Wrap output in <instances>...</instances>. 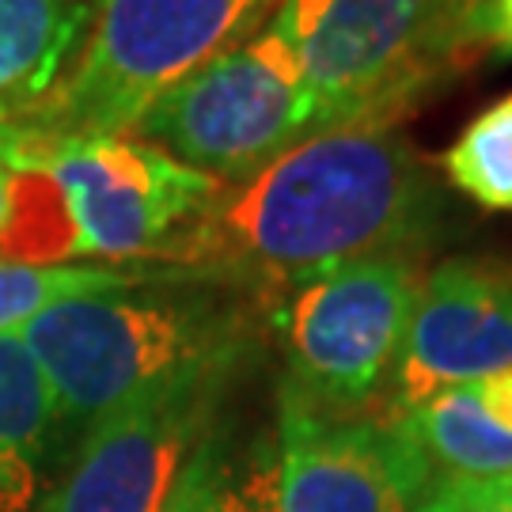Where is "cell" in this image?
<instances>
[{"instance_id":"cell-1","label":"cell","mask_w":512,"mask_h":512,"mask_svg":"<svg viewBox=\"0 0 512 512\" xmlns=\"http://www.w3.org/2000/svg\"><path fill=\"white\" fill-rule=\"evenodd\" d=\"M440 217L437 179L403 133L323 129L224 186L156 266L270 304L361 258H421Z\"/></svg>"},{"instance_id":"cell-5","label":"cell","mask_w":512,"mask_h":512,"mask_svg":"<svg viewBox=\"0 0 512 512\" xmlns=\"http://www.w3.org/2000/svg\"><path fill=\"white\" fill-rule=\"evenodd\" d=\"M421 270L410 255L349 262L274 304L285 342L277 410L308 418H365L395 380Z\"/></svg>"},{"instance_id":"cell-21","label":"cell","mask_w":512,"mask_h":512,"mask_svg":"<svg viewBox=\"0 0 512 512\" xmlns=\"http://www.w3.org/2000/svg\"><path fill=\"white\" fill-rule=\"evenodd\" d=\"M494 486H497V494H501V497H505V501H509V505H512V475L497 478Z\"/></svg>"},{"instance_id":"cell-9","label":"cell","mask_w":512,"mask_h":512,"mask_svg":"<svg viewBox=\"0 0 512 512\" xmlns=\"http://www.w3.org/2000/svg\"><path fill=\"white\" fill-rule=\"evenodd\" d=\"M274 512H418L433 471L395 410L323 421L277 410Z\"/></svg>"},{"instance_id":"cell-13","label":"cell","mask_w":512,"mask_h":512,"mask_svg":"<svg viewBox=\"0 0 512 512\" xmlns=\"http://www.w3.org/2000/svg\"><path fill=\"white\" fill-rule=\"evenodd\" d=\"M391 410V406H387ZM440 482H497L512 475V433L478 399V384L448 387L410 410H395Z\"/></svg>"},{"instance_id":"cell-15","label":"cell","mask_w":512,"mask_h":512,"mask_svg":"<svg viewBox=\"0 0 512 512\" xmlns=\"http://www.w3.org/2000/svg\"><path fill=\"white\" fill-rule=\"evenodd\" d=\"M148 274H156V266H31L0 258V334H19L57 300L122 289Z\"/></svg>"},{"instance_id":"cell-18","label":"cell","mask_w":512,"mask_h":512,"mask_svg":"<svg viewBox=\"0 0 512 512\" xmlns=\"http://www.w3.org/2000/svg\"><path fill=\"white\" fill-rule=\"evenodd\" d=\"M478 399L486 406V414L512 433V368H501L494 376L478 380Z\"/></svg>"},{"instance_id":"cell-20","label":"cell","mask_w":512,"mask_h":512,"mask_svg":"<svg viewBox=\"0 0 512 512\" xmlns=\"http://www.w3.org/2000/svg\"><path fill=\"white\" fill-rule=\"evenodd\" d=\"M8 217H12V167L0 160V236L8 228Z\"/></svg>"},{"instance_id":"cell-19","label":"cell","mask_w":512,"mask_h":512,"mask_svg":"<svg viewBox=\"0 0 512 512\" xmlns=\"http://www.w3.org/2000/svg\"><path fill=\"white\" fill-rule=\"evenodd\" d=\"M486 46L512 57V0H486Z\"/></svg>"},{"instance_id":"cell-16","label":"cell","mask_w":512,"mask_h":512,"mask_svg":"<svg viewBox=\"0 0 512 512\" xmlns=\"http://www.w3.org/2000/svg\"><path fill=\"white\" fill-rule=\"evenodd\" d=\"M274 459H262L251 471H236L220 440H202L190 456L164 512H274L270 501Z\"/></svg>"},{"instance_id":"cell-2","label":"cell","mask_w":512,"mask_h":512,"mask_svg":"<svg viewBox=\"0 0 512 512\" xmlns=\"http://www.w3.org/2000/svg\"><path fill=\"white\" fill-rule=\"evenodd\" d=\"M19 338L54 391L57 437L80 440L103 414L167 380L243 365L255 311L251 296L156 266L122 289L57 300Z\"/></svg>"},{"instance_id":"cell-7","label":"cell","mask_w":512,"mask_h":512,"mask_svg":"<svg viewBox=\"0 0 512 512\" xmlns=\"http://www.w3.org/2000/svg\"><path fill=\"white\" fill-rule=\"evenodd\" d=\"M19 167H42L54 179L73 258L103 262H160L224 190L213 175L137 137H76Z\"/></svg>"},{"instance_id":"cell-11","label":"cell","mask_w":512,"mask_h":512,"mask_svg":"<svg viewBox=\"0 0 512 512\" xmlns=\"http://www.w3.org/2000/svg\"><path fill=\"white\" fill-rule=\"evenodd\" d=\"M88 12L92 0H0V148L69 69Z\"/></svg>"},{"instance_id":"cell-10","label":"cell","mask_w":512,"mask_h":512,"mask_svg":"<svg viewBox=\"0 0 512 512\" xmlns=\"http://www.w3.org/2000/svg\"><path fill=\"white\" fill-rule=\"evenodd\" d=\"M512 368V270L444 262L421 277L387 406L433 399Z\"/></svg>"},{"instance_id":"cell-14","label":"cell","mask_w":512,"mask_h":512,"mask_svg":"<svg viewBox=\"0 0 512 512\" xmlns=\"http://www.w3.org/2000/svg\"><path fill=\"white\" fill-rule=\"evenodd\" d=\"M440 167L463 198L490 213H512V92L459 129L456 141L444 148Z\"/></svg>"},{"instance_id":"cell-8","label":"cell","mask_w":512,"mask_h":512,"mask_svg":"<svg viewBox=\"0 0 512 512\" xmlns=\"http://www.w3.org/2000/svg\"><path fill=\"white\" fill-rule=\"evenodd\" d=\"M236 368L186 372L103 414L38 512H164L190 456L209 437Z\"/></svg>"},{"instance_id":"cell-4","label":"cell","mask_w":512,"mask_h":512,"mask_svg":"<svg viewBox=\"0 0 512 512\" xmlns=\"http://www.w3.org/2000/svg\"><path fill=\"white\" fill-rule=\"evenodd\" d=\"M486 0H281L315 133L391 126L486 46Z\"/></svg>"},{"instance_id":"cell-6","label":"cell","mask_w":512,"mask_h":512,"mask_svg":"<svg viewBox=\"0 0 512 512\" xmlns=\"http://www.w3.org/2000/svg\"><path fill=\"white\" fill-rule=\"evenodd\" d=\"M126 137L236 186L315 137V107L300 57L266 19L236 50L179 80Z\"/></svg>"},{"instance_id":"cell-3","label":"cell","mask_w":512,"mask_h":512,"mask_svg":"<svg viewBox=\"0 0 512 512\" xmlns=\"http://www.w3.org/2000/svg\"><path fill=\"white\" fill-rule=\"evenodd\" d=\"M281 0H92L69 69L0 148L8 167L76 137H126L164 92L236 50Z\"/></svg>"},{"instance_id":"cell-12","label":"cell","mask_w":512,"mask_h":512,"mask_svg":"<svg viewBox=\"0 0 512 512\" xmlns=\"http://www.w3.org/2000/svg\"><path fill=\"white\" fill-rule=\"evenodd\" d=\"M54 444V391L27 342L19 334H0V512L35 505Z\"/></svg>"},{"instance_id":"cell-17","label":"cell","mask_w":512,"mask_h":512,"mask_svg":"<svg viewBox=\"0 0 512 512\" xmlns=\"http://www.w3.org/2000/svg\"><path fill=\"white\" fill-rule=\"evenodd\" d=\"M418 512H512L494 482H440L418 505Z\"/></svg>"}]
</instances>
